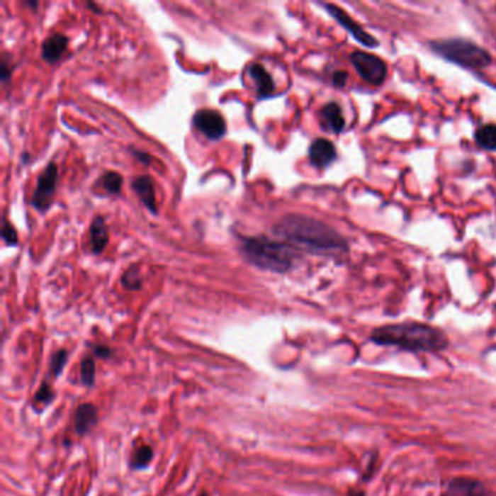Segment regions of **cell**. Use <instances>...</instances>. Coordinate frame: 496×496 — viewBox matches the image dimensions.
Wrapping results in <instances>:
<instances>
[{
    "mask_svg": "<svg viewBox=\"0 0 496 496\" xmlns=\"http://www.w3.org/2000/svg\"><path fill=\"white\" fill-rule=\"evenodd\" d=\"M275 236L291 247L316 255L348 252V242L329 225L305 214H287L274 226Z\"/></svg>",
    "mask_w": 496,
    "mask_h": 496,
    "instance_id": "6da1fadb",
    "label": "cell"
},
{
    "mask_svg": "<svg viewBox=\"0 0 496 496\" xmlns=\"http://www.w3.org/2000/svg\"><path fill=\"white\" fill-rule=\"evenodd\" d=\"M370 339L377 345L398 346L412 352H438L449 346L443 330L419 322L380 326L373 330Z\"/></svg>",
    "mask_w": 496,
    "mask_h": 496,
    "instance_id": "7a4b0ae2",
    "label": "cell"
},
{
    "mask_svg": "<svg viewBox=\"0 0 496 496\" xmlns=\"http://www.w3.org/2000/svg\"><path fill=\"white\" fill-rule=\"evenodd\" d=\"M242 252L244 259L254 266L277 274L290 271L295 261L294 247L265 236L244 237L242 240Z\"/></svg>",
    "mask_w": 496,
    "mask_h": 496,
    "instance_id": "3957f363",
    "label": "cell"
},
{
    "mask_svg": "<svg viewBox=\"0 0 496 496\" xmlns=\"http://www.w3.org/2000/svg\"><path fill=\"white\" fill-rule=\"evenodd\" d=\"M429 45L439 57L468 70H482L492 64L489 51L470 40L446 38L431 41Z\"/></svg>",
    "mask_w": 496,
    "mask_h": 496,
    "instance_id": "277c9868",
    "label": "cell"
},
{
    "mask_svg": "<svg viewBox=\"0 0 496 496\" xmlns=\"http://www.w3.org/2000/svg\"><path fill=\"white\" fill-rule=\"evenodd\" d=\"M351 63L364 81L371 86H380L388 77V66L374 54L356 50L351 52Z\"/></svg>",
    "mask_w": 496,
    "mask_h": 496,
    "instance_id": "5b68a950",
    "label": "cell"
},
{
    "mask_svg": "<svg viewBox=\"0 0 496 496\" xmlns=\"http://www.w3.org/2000/svg\"><path fill=\"white\" fill-rule=\"evenodd\" d=\"M57 167L54 163H50L48 167L41 172V175L37 179V186L33 196V204L37 210L45 211L51 205L52 196L56 192V184H57Z\"/></svg>",
    "mask_w": 496,
    "mask_h": 496,
    "instance_id": "8992f818",
    "label": "cell"
},
{
    "mask_svg": "<svg viewBox=\"0 0 496 496\" xmlns=\"http://www.w3.org/2000/svg\"><path fill=\"white\" fill-rule=\"evenodd\" d=\"M194 125L207 139L218 140L226 134V120L214 109H201L194 115Z\"/></svg>",
    "mask_w": 496,
    "mask_h": 496,
    "instance_id": "52a82bcc",
    "label": "cell"
},
{
    "mask_svg": "<svg viewBox=\"0 0 496 496\" xmlns=\"http://www.w3.org/2000/svg\"><path fill=\"white\" fill-rule=\"evenodd\" d=\"M325 8L330 13V16H334L358 43L363 44L364 47H370V48L378 45V41L371 34L364 31L363 26L358 22H355L344 9L338 8L337 5H330V4L325 5Z\"/></svg>",
    "mask_w": 496,
    "mask_h": 496,
    "instance_id": "ba28073f",
    "label": "cell"
},
{
    "mask_svg": "<svg viewBox=\"0 0 496 496\" xmlns=\"http://www.w3.org/2000/svg\"><path fill=\"white\" fill-rule=\"evenodd\" d=\"M441 496H490L486 485L473 478H454L447 485Z\"/></svg>",
    "mask_w": 496,
    "mask_h": 496,
    "instance_id": "9c48e42d",
    "label": "cell"
},
{
    "mask_svg": "<svg viewBox=\"0 0 496 496\" xmlns=\"http://www.w3.org/2000/svg\"><path fill=\"white\" fill-rule=\"evenodd\" d=\"M337 147L326 139H316L309 147V159L316 168H327L337 160Z\"/></svg>",
    "mask_w": 496,
    "mask_h": 496,
    "instance_id": "30bf717a",
    "label": "cell"
},
{
    "mask_svg": "<svg viewBox=\"0 0 496 496\" xmlns=\"http://www.w3.org/2000/svg\"><path fill=\"white\" fill-rule=\"evenodd\" d=\"M98 407L94 403H81L74 412V432L79 436L89 434L98 424Z\"/></svg>",
    "mask_w": 496,
    "mask_h": 496,
    "instance_id": "8fae6325",
    "label": "cell"
},
{
    "mask_svg": "<svg viewBox=\"0 0 496 496\" xmlns=\"http://www.w3.org/2000/svg\"><path fill=\"white\" fill-rule=\"evenodd\" d=\"M247 70H249V76L255 81L258 98H266L275 91L272 76L266 72V69L261 63H252Z\"/></svg>",
    "mask_w": 496,
    "mask_h": 496,
    "instance_id": "7c38bea8",
    "label": "cell"
},
{
    "mask_svg": "<svg viewBox=\"0 0 496 496\" xmlns=\"http://www.w3.org/2000/svg\"><path fill=\"white\" fill-rule=\"evenodd\" d=\"M320 118L326 130L332 133H341L345 127V118L342 114V109L337 102H329L326 103L322 111H320Z\"/></svg>",
    "mask_w": 496,
    "mask_h": 496,
    "instance_id": "4fadbf2b",
    "label": "cell"
},
{
    "mask_svg": "<svg viewBox=\"0 0 496 496\" xmlns=\"http://www.w3.org/2000/svg\"><path fill=\"white\" fill-rule=\"evenodd\" d=\"M67 41L69 40L62 34H54L48 37L43 44V59L48 63L59 62L67 48Z\"/></svg>",
    "mask_w": 496,
    "mask_h": 496,
    "instance_id": "5bb4252c",
    "label": "cell"
},
{
    "mask_svg": "<svg viewBox=\"0 0 496 496\" xmlns=\"http://www.w3.org/2000/svg\"><path fill=\"white\" fill-rule=\"evenodd\" d=\"M133 188L135 191V194L139 196L142 203L149 208V211L156 213L157 205H156V194H154V186L153 182L149 176H139L133 181Z\"/></svg>",
    "mask_w": 496,
    "mask_h": 496,
    "instance_id": "9a60e30c",
    "label": "cell"
},
{
    "mask_svg": "<svg viewBox=\"0 0 496 496\" xmlns=\"http://www.w3.org/2000/svg\"><path fill=\"white\" fill-rule=\"evenodd\" d=\"M109 240V235H108V227L105 220L101 215H96L92 223H91V244H92V251L95 254H101Z\"/></svg>",
    "mask_w": 496,
    "mask_h": 496,
    "instance_id": "2e32d148",
    "label": "cell"
},
{
    "mask_svg": "<svg viewBox=\"0 0 496 496\" xmlns=\"http://www.w3.org/2000/svg\"><path fill=\"white\" fill-rule=\"evenodd\" d=\"M153 457H154V451L150 446H147V444L137 446L131 451L130 458H128L130 468L131 470H143V468L150 466Z\"/></svg>",
    "mask_w": 496,
    "mask_h": 496,
    "instance_id": "e0dca14e",
    "label": "cell"
},
{
    "mask_svg": "<svg viewBox=\"0 0 496 496\" xmlns=\"http://www.w3.org/2000/svg\"><path fill=\"white\" fill-rule=\"evenodd\" d=\"M476 145L487 152H496V124H485L475 133Z\"/></svg>",
    "mask_w": 496,
    "mask_h": 496,
    "instance_id": "ac0fdd59",
    "label": "cell"
},
{
    "mask_svg": "<svg viewBox=\"0 0 496 496\" xmlns=\"http://www.w3.org/2000/svg\"><path fill=\"white\" fill-rule=\"evenodd\" d=\"M80 381L86 389H92L96 381V364L92 356H86L80 363Z\"/></svg>",
    "mask_w": 496,
    "mask_h": 496,
    "instance_id": "d6986e66",
    "label": "cell"
},
{
    "mask_svg": "<svg viewBox=\"0 0 496 496\" xmlns=\"http://www.w3.org/2000/svg\"><path fill=\"white\" fill-rule=\"evenodd\" d=\"M69 361V351L67 349H59L56 354L51 356L50 360V374L52 377H60L66 364Z\"/></svg>",
    "mask_w": 496,
    "mask_h": 496,
    "instance_id": "ffe728a7",
    "label": "cell"
},
{
    "mask_svg": "<svg viewBox=\"0 0 496 496\" xmlns=\"http://www.w3.org/2000/svg\"><path fill=\"white\" fill-rule=\"evenodd\" d=\"M54 398H56V393H54L50 381L45 378L40 384V388L34 396V406H48L54 400Z\"/></svg>",
    "mask_w": 496,
    "mask_h": 496,
    "instance_id": "44dd1931",
    "label": "cell"
},
{
    "mask_svg": "<svg viewBox=\"0 0 496 496\" xmlns=\"http://www.w3.org/2000/svg\"><path fill=\"white\" fill-rule=\"evenodd\" d=\"M102 188L109 194H118L123 186V176L118 172H106L101 179Z\"/></svg>",
    "mask_w": 496,
    "mask_h": 496,
    "instance_id": "7402d4cb",
    "label": "cell"
},
{
    "mask_svg": "<svg viewBox=\"0 0 496 496\" xmlns=\"http://www.w3.org/2000/svg\"><path fill=\"white\" fill-rule=\"evenodd\" d=\"M123 286L127 290H139L142 287V277H140V271L139 268H130L124 272L123 275Z\"/></svg>",
    "mask_w": 496,
    "mask_h": 496,
    "instance_id": "603a6c76",
    "label": "cell"
},
{
    "mask_svg": "<svg viewBox=\"0 0 496 496\" xmlns=\"http://www.w3.org/2000/svg\"><path fill=\"white\" fill-rule=\"evenodd\" d=\"M2 233H4V240H5L8 244L15 246V244L18 243V233H16V229H15L11 223L5 222Z\"/></svg>",
    "mask_w": 496,
    "mask_h": 496,
    "instance_id": "cb8c5ba5",
    "label": "cell"
},
{
    "mask_svg": "<svg viewBox=\"0 0 496 496\" xmlns=\"http://www.w3.org/2000/svg\"><path fill=\"white\" fill-rule=\"evenodd\" d=\"M94 355L98 356V358H102V360H103V358L111 356L113 351H111V348L106 346V345H96L94 348Z\"/></svg>",
    "mask_w": 496,
    "mask_h": 496,
    "instance_id": "d4e9b609",
    "label": "cell"
},
{
    "mask_svg": "<svg viewBox=\"0 0 496 496\" xmlns=\"http://www.w3.org/2000/svg\"><path fill=\"white\" fill-rule=\"evenodd\" d=\"M346 77H348V74L345 72H337L334 74V84L337 86H344L346 84Z\"/></svg>",
    "mask_w": 496,
    "mask_h": 496,
    "instance_id": "484cf974",
    "label": "cell"
},
{
    "mask_svg": "<svg viewBox=\"0 0 496 496\" xmlns=\"http://www.w3.org/2000/svg\"><path fill=\"white\" fill-rule=\"evenodd\" d=\"M9 74H11V67L8 66L6 59H4V60H2V80L6 81L8 77H9Z\"/></svg>",
    "mask_w": 496,
    "mask_h": 496,
    "instance_id": "4316f807",
    "label": "cell"
},
{
    "mask_svg": "<svg viewBox=\"0 0 496 496\" xmlns=\"http://www.w3.org/2000/svg\"><path fill=\"white\" fill-rule=\"evenodd\" d=\"M349 496H366V493L363 490H356V492H352Z\"/></svg>",
    "mask_w": 496,
    "mask_h": 496,
    "instance_id": "83f0119b",
    "label": "cell"
},
{
    "mask_svg": "<svg viewBox=\"0 0 496 496\" xmlns=\"http://www.w3.org/2000/svg\"><path fill=\"white\" fill-rule=\"evenodd\" d=\"M198 496H210V495H208V493H207V492H201V493H200V495H198Z\"/></svg>",
    "mask_w": 496,
    "mask_h": 496,
    "instance_id": "f1b7e54d",
    "label": "cell"
}]
</instances>
